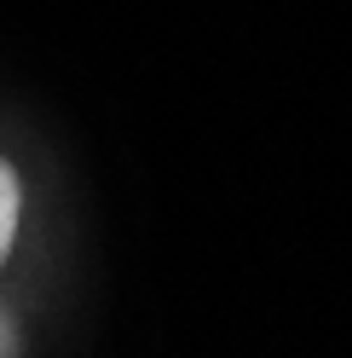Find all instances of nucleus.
Instances as JSON below:
<instances>
[{
	"label": "nucleus",
	"instance_id": "f257e3e1",
	"mask_svg": "<svg viewBox=\"0 0 352 358\" xmlns=\"http://www.w3.org/2000/svg\"><path fill=\"white\" fill-rule=\"evenodd\" d=\"M17 220H24V185H17L12 162L0 156V266H6L12 243H17Z\"/></svg>",
	"mask_w": 352,
	"mask_h": 358
}]
</instances>
